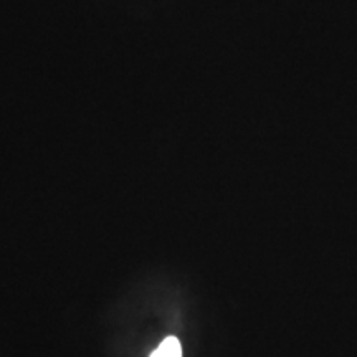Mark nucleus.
<instances>
[{
	"mask_svg": "<svg viewBox=\"0 0 357 357\" xmlns=\"http://www.w3.org/2000/svg\"><path fill=\"white\" fill-rule=\"evenodd\" d=\"M151 357H182L181 342L176 337H167L160 342L158 349H155Z\"/></svg>",
	"mask_w": 357,
	"mask_h": 357,
	"instance_id": "obj_1",
	"label": "nucleus"
}]
</instances>
